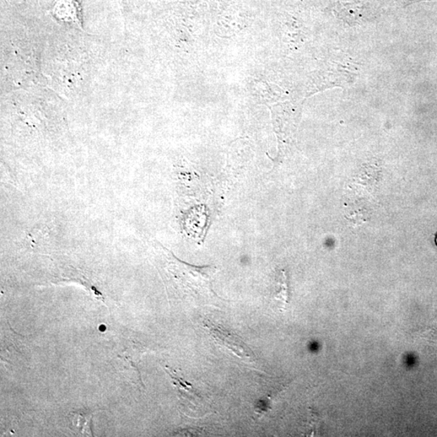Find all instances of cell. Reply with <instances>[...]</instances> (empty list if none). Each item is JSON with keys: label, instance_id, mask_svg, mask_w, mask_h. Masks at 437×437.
Returning <instances> with one entry per match:
<instances>
[{"label": "cell", "instance_id": "1", "mask_svg": "<svg viewBox=\"0 0 437 437\" xmlns=\"http://www.w3.org/2000/svg\"><path fill=\"white\" fill-rule=\"evenodd\" d=\"M156 248L163 258L165 277L177 291L210 305L222 300L215 293L213 288V277L218 271L217 267L190 265L180 261L159 243Z\"/></svg>", "mask_w": 437, "mask_h": 437}, {"label": "cell", "instance_id": "2", "mask_svg": "<svg viewBox=\"0 0 437 437\" xmlns=\"http://www.w3.org/2000/svg\"><path fill=\"white\" fill-rule=\"evenodd\" d=\"M51 14L56 20L83 30L82 12L77 0H55Z\"/></svg>", "mask_w": 437, "mask_h": 437}, {"label": "cell", "instance_id": "3", "mask_svg": "<svg viewBox=\"0 0 437 437\" xmlns=\"http://www.w3.org/2000/svg\"><path fill=\"white\" fill-rule=\"evenodd\" d=\"M435 243L437 246V233L436 234V236H435Z\"/></svg>", "mask_w": 437, "mask_h": 437}]
</instances>
